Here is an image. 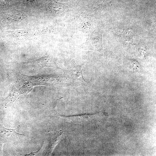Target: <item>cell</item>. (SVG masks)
I'll return each instance as SVG.
<instances>
[{
	"instance_id": "6da1fadb",
	"label": "cell",
	"mask_w": 156,
	"mask_h": 156,
	"mask_svg": "<svg viewBox=\"0 0 156 156\" xmlns=\"http://www.w3.org/2000/svg\"><path fill=\"white\" fill-rule=\"evenodd\" d=\"M102 33L99 28L95 29L88 36L86 42L80 46L81 49L90 50L103 53Z\"/></svg>"
},
{
	"instance_id": "7a4b0ae2",
	"label": "cell",
	"mask_w": 156,
	"mask_h": 156,
	"mask_svg": "<svg viewBox=\"0 0 156 156\" xmlns=\"http://www.w3.org/2000/svg\"><path fill=\"white\" fill-rule=\"evenodd\" d=\"M68 72L72 86L80 87L87 86L88 82L85 80L83 77L81 66H72L69 69Z\"/></svg>"
},
{
	"instance_id": "3957f363",
	"label": "cell",
	"mask_w": 156,
	"mask_h": 156,
	"mask_svg": "<svg viewBox=\"0 0 156 156\" xmlns=\"http://www.w3.org/2000/svg\"><path fill=\"white\" fill-rule=\"evenodd\" d=\"M50 9L55 14H60L63 12L65 9V4L58 2L55 0H53L49 5Z\"/></svg>"
},
{
	"instance_id": "277c9868",
	"label": "cell",
	"mask_w": 156,
	"mask_h": 156,
	"mask_svg": "<svg viewBox=\"0 0 156 156\" xmlns=\"http://www.w3.org/2000/svg\"><path fill=\"white\" fill-rule=\"evenodd\" d=\"M0 133L8 136H24L23 134L17 133L14 129H7L0 124Z\"/></svg>"
}]
</instances>
